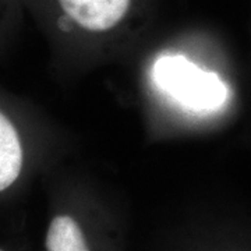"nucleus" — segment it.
Listing matches in <instances>:
<instances>
[{"label":"nucleus","mask_w":251,"mask_h":251,"mask_svg":"<svg viewBox=\"0 0 251 251\" xmlns=\"http://www.w3.org/2000/svg\"><path fill=\"white\" fill-rule=\"evenodd\" d=\"M152 78L158 90L194 112L219 110L229 95L216 73L205 72L179 54L161 56L153 63Z\"/></svg>","instance_id":"nucleus-1"},{"label":"nucleus","mask_w":251,"mask_h":251,"mask_svg":"<svg viewBox=\"0 0 251 251\" xmlns=\"http://www.w3.org/2000/svg\"><path fill=\"white\" fill-rule=\"evenodd\" d=\"M67 24L88 34H106L128 18L134 0H52Z\"/></svg>","instance_id":"nucleus-2"},{"label":"nucleus","mask_w":251,"mask_h":251,"mask_svg":"<svg viewBox=\"0 0 251 251\" xmlns=\"http://www.w3.org/2000/svg\"><path fill=\"white\" fill-rule=\"evenodd\" d=\"M23 163L24 151L17 128L0 110V193L18 179Z\"/></svg>","instance_id":"nucleus-3"},{"label":"nucleus","mask_w":251,"mask_h":251,"mask_svg":"<svg viewBox=\"0 0 251 251\" xmlns=\"http://www.w3.org/2000/svg\"><path fill=\"white\" fill-rule=\"evenodd\" d=\"M10 4H11V0H0V14H1L3 11H7V9L10 7Z\"/></svg>","instance_id":"nucleus-4"},{"label":"nucleus","mask_w":251,"mask_h":251,"mask_svg":"<svg viewBox=\"0 0 251 251\" xmlns=\"http://www.w3.org/2000/svg\"><path fill=\"white\" fill-rule=\"evenodd\" d=\"M0 251H3V250H0Z\"/></svg>","instance_id":"nucleus-5"}]
</instances>
